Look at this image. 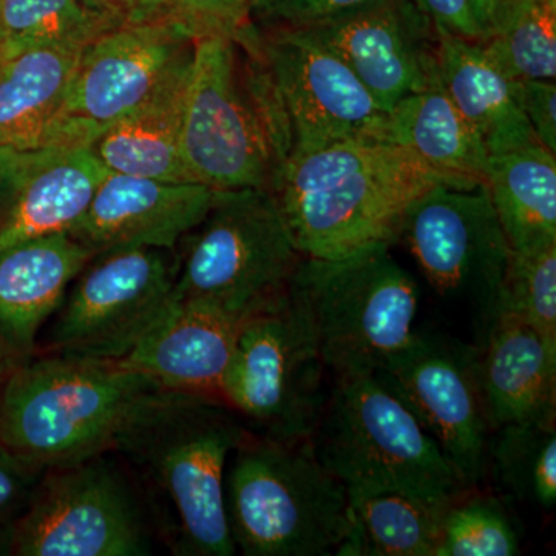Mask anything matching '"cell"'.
Masks as SVG:
<instances>
[{
	"mask_svg": "<svg viewBox=\"0 0 556 556\" xmlns=\"http://www.w3.org/2000/svg\"><path fill=\"white\" fill-rule=\"evenodd\" d=\"M415 3L433 24V28H441L460 38L482 39L470 0H415Z\"/></svg>",
	"mask_w": 556,
	"mask_h": 556,
	"instance_id": "cell-37",
	"label": "cell"
},
{
	"mask_svg": "<svg viewBox=\"0 0 556 556\" xmlns=\"http://www.w3.org/2000/svg\"><path fill=\"white\" fill-rule=\"evenodd\" d=\"M43 471L0 444V555H10L14 530Z\"/></svg>",
	"mask_w": 556,
	"mask_h": 556,
	"instance_id": "cell-34",
	"label": "cell"
},
{
	"mask_svg": "<svg viewBox=\"0 0 556 556\" xmlns=\"http://www.w3.org/2000/svg\"><path fill=\"white\" fill-rule=\"evenodd\" d=\"M399 239L439 298L471 311L481 345L514 254L485 186H434L405 212Z\"/></svg>",
	"mask_w": 556,
	"mask_h": 556,
	"instance_id": "cell-12",
	"label": "cell"
},
{
	"mask_svg": "<svg viewBox=\"0 0 556 556\" xmlns=\"http://www.w3.org/2000/svg\"><path fill=\"white\" fill-rule=\"evenodd\" d=\"M556 339V243L529 252H514L501 295L500 314Z\"/></svg>",
	"mask_w": 556,
	"mask_h": 556,
	"instance_id": "cell-32",
	"label": "cell"
},
{
	"mask_svg": "<svg viewBox=\"0 0 556 556\" xmlns=\"http://www.w3.org/2000/svg\"><path fill=\"white\" fill-rule=\"evenodd\" d=\"M251 434L222 396L161 387L139 399L124 420L112 452L163 501L178 555L236 554L226 517V470Z\"/></svg>",
	"mask_w": 556,
	"mask_h": 556,
	"instance_id": "cell-2",
	"label": "cell"
},
{
	"mask_svg": "<svg viewBox=\"0 0 556 556\" xmlns=\"http://www.w3.org/2000/svg\"><path fill=\"white\" fill-rule=\"evenodd\" d=\"M375 376L437 441L464 486L475 489L485 477L492 437L478 346L416 331Z\"/></svg>",
	"mask_w": 556,
	"mask_h": 556,
	"instance_id": "cell-15",
	"label": "cell"
},
{
	"mask_svg": "<svg viewBox=\"0 0 556 556\" xmlns=\"http://www.w3.org/2000/svg\"><path fill=\"white\" fill-rule=\"evenodd\" d=\"M448 504L396 492H348V532L336 555L434 556Z\"/></svg>",
	"mask_w": 556,
	"mask_h": 556,
	"instance_id": "cell-27",
	"label": "cell"
},
{
	"mask_svg": "<svg viewBox=\"0 0 556 556\" xmlns=\"http://www.w3.org/2000/svg\"><path fill=\"white\" fill-rule=\"evenodd\" d=\"M371 0H252L251 22L260 30H303Z\"/></svg>",
	"mask_w": 556,
	"mask_h": 556,
	"instance_id": "cell-35",
	"label": "cell"
},
{
	"mask_svg": "<svg viewBox=\"0 0 556 556\" xmlns=\"http://www.w3.org/2000/svg\"><path fill=\"white\" fill-rule=\"evenodd\" d=\"M192 60L90 146L105 169L160 181L192 182L181 159L182 112Z\"/></svg>",
	"mask_w": 556,
	"mask_h": 556,
	"instance_id": "cell-23",
	"label": "cell"
},
{
	"mask_svg": "<svg viewBox=\"0 0 556 556\" xmlns=\"http://www.w3.org/2000/svg\"><path fill=\"white\" fill-rule=\"evenodd\" d=\"M78 54L31 50L0 62V149L39 148L64 102Z\"/></svg>",
	"mask_w": 556,
	"mask_h": 556,
	"instance_id": "cell-26",
	"label": "cell"
},
{
	"mask_svg": "<svg viewBox=\"0 0 556 556\" xmlns=\"http://www.w3.org/2000/svg\"><path fill=\"white\" fill-rule=\"evenodd\" d=\"M470 2L475 20H477L479 28H481L482 39H484L486 31H489L490 24H492L493 13H495L500 0H470Z\"/></svg>",
	"mask_w": 556,
	"mask_h": 556,
	"instance_id": "cell-39",
	"label": "cell"
},
{
	"mask_svg": "<svg viewBox=\"0 0 556 556\" xmlns=\"http://www.w3.org/2000/svg\"><path fill=\"white\" fill-rule=\"evenodd\" d=\"M177 249L118 248L93 255L50 321L47 356L119 362L175 303Z\"/></svg>",
	"mask_w": 556,
	"mask_h": 556,
	"instance_id": "cell-11",
	"label": "cell"
},
{
	"mask_svg": "<svg viewBox=\"0 0 556 556\" xmlns=\"http://www.w3.org/2000/svg\"><path fill=\"white\" fill-rule=\"evenodd\" d=\"M517 94L538 142L556 153L555 80L517 79Z\"/></svg>",
	"mask_w": 556,
	"mask_h": 556,
	"instance_id": "cell-36",
	"label": "cell"
},
{
	"mask_svg": "<svg viewBox=\"0 0 556 556\" xmlns=\"http://www.w3.org/2000/svg\"><path fill=\"white\" fill-rule=\"evenodd\" d=\"M86 0H0V61L24 51H80L118 28Z\"/></svg>",
	"mask_w": 556,
	"mask_h": 556,
	"instance_id": "cell-28",
	"label": "cell"
},
{
	"mask_svg": "<svg viewBox=\"0 0 556 556\" xmlns=\"http://www.w3.org/2000/svg\"><path fill=\"white\" fill-rule=\"evenodd\" d=\"M481 42L510 78H556V13L541 0H500Z\"/></svg>",
	"mask_w": 556,
	"mask_h": 556,
	"instance_id": "cell-29",
	"label": "cell"
},
{
	"mask_svg": "<svg viewBox=\"0 0 556 556\" xmlns=\"http://www.w3.org/2000/svg\"><path fill=\"white\" fill-rule=\"evenodd\" d=\"M390 247L338 260L303 257L291 278L336 379L375 376L415 336L419 287Z\"/></svg>",
	"mask_w": 556,
	"mask_h": 556,
	"instance_id": "cell-7",
	"label": "cell"
},
{
	"mask_svg": "<svg viewBox=\"0 0 556 556\" xmlns=\"http://www.w3.org/2000/svg\"><path fill=\"white\" fill-rule=\"evenodd\" d=\"M311 442L346 492L437 504L467 492L437 441L376 376L336 379Z\"/></svg>",
	"mask_w": 556,
	"mask_h": 556,
	"instance_id": "cell-6",
	"label": "cell"
},
{
	"mask_svg": "<svg viewBox=\"0 0 556 556\" xmlns=\"http://www.w3.org/2000/svg\"><path fill=\"white\" fill-rule=\"evenodd\" d=\"M268 127L277 167L289 155L340 141H386L390 116L346 62L303 30L236 38Z\"/></svg>",
	"mask_w": 556,
	"mask_h": 556,
	"instance_id": "cell-4",
	"label": "cell"
},
{
	"mask_svg": "<svg viewBox=\"0 0 556 556\" xmlns=\"http://www.w3.org/2000/svg\"><path fill=\"white\" fill-rule=\"evenodd\" d=\"M479 382L490 428L556 426V339L497 314L478 346Z\"/></svg>",
	"mask_w": 556,
	"mask_h": 556,
	"instance_id": "cell-21",
	"label": "cell"
},
{
	"mask_svg": "<svg viewBox=\"0 0 556 556\" xmlns=\"http://www.w3.org/2000/svg\"><path fill=\"white\" fill-rule=\"evenodd\" d=\"M241 320L212 306L175 300L118 364L161 388L222 396Z\"/></svg>",
	"mask_w": 556,
	"mask_h": 556,
	"instance_id": "cell-20",
	"label": "cell"
},
{
	"mask_svg": "<svg viewBox=\"0 0 556 556\" xmlns=\"http://www.w3.org/2000/svg\"><path fill=\"white\" fill-rule=\"evenodd\" d=\"M327 371L308 309L289 285L241 320L222 397L255 437L311 439L328 401Z\"/></svg>",
	"mask_w": 556,
	"mask_h": 556,
	"instance_id": "cell-9",
	"label": "cell"
},
{
	"mask_svg": "<svg viewBox=\"0 0 556 556\" xmlns=\"http://www.w3.org/2000/svg\"><path fill=\"white\" fill-rule=\"evenodd\" d=\"M302 258L273 190H218L179 241L175 300L243 320L287 292Z\"/></svg>",
	"mask_w": 556,
	"mask_h": 556,
	"instance_id": "cell-8",
	"label": "cell"
},
{
	"mask_svg": "<svg viewBox=\"0 0 556 556\" xmlns=\"http://www.w3.org/2000/svg\"><path fill=\"white\" fill-rule=\"evenodd\" d=\"M484 186L511 251L556 243V153L532 142L490 155Z\"/></svg>",
	"mask_w": 556,
	"mask_h": 556,
	"instance_id": "cell-24",
	"label": "cell"
},
{
	"mask_svg": "<svg viewBox=\"0 0 556 556\" xmlns=\"http://www.w3.org/2000/svg\"><path fill=\"white\" fill-rule=\"evenodd\" d=\"M303 31L338 53L387 112L439 75L433 24L415 0H371Z\"/></svg>",
	"mask_w": 556,
	"mask_h": 556,
	"instance_id": "cell-16",
	"label": "cell"
},
{
	"mask_svg": "<svg viewBox=\"0 0 556 556\" xmlns=\"http://www.w3.org/2000/svg\"><path fill=\"white\" fill-rule=\"evenodd\" d=\"M439 185L482 182L434 169L393 142L340 141L289 155L270 190L302 257L338 260L396 241L405 212Z\"/></svg>",
	"mask_w": 556,
	"mask_h": 556,
	"instance_id": "cell-1",
	"label": "cell"
},
{
	"mask_svg": "<svg viewBox=\"0 0 556 556\" xmlns=\"http://www.w3.org/2000/svg\"><path fill=\"white\" fill-rule=\"evenodd\" d=\"M434 35L442 86L478 131L489 155L538 142L519 105L517 79L496 64L484 43L441 28H434Z\"/></svg>",
	"mask_w": 556,
	"mask_h": 556,
	"instance_id": "cell-22",
	"label": "cell"
},
{
	"mask_svg": "<svg viewBox=\"0 0 556 556\" xmlns=\"http://www.w3.org/2000/svg\"><path fill=\"white\" fill-rule=\"evenodd\" d=\"M252 0H169L167 20L193 40L236 39L251 24Z\"/></svg>",
	"mask_w": 556,
	"mask_h": 556,
	"instance_id": "cell-33",
	"label": "cell"
},
{
	"mask_svg": "<svg viewBox=\"0 0 556 556\" xmlns=\"http://www.w3.org/2000/svg\"><path fill=\"white\" fill-rule=\"evenodd\" d=\"M150 538L127 478L102 453L43 471L14 530L10 555L148 556Z\"/></svg>",
	"mask_w": 556,
	"mask_h": 556,
	"instance_id": "cell-13",
	"label": "cell"
},
{
	"mask_svg": "<svg viewBox=\"0 0 556 556\" xmlns=\"http://www.w3.org/2000/svg\"><path fill=\"white\" fill-rule=\"evenodd\" d=\"M116 25H137L166 20L169 0H86Z\"/></svg>",
	"mask_w": 556,
	"mask_h": 556,
	"instance_id": "cell-38",
	"label": "cell"
},
{
	"mask_svg": "<svg viewBox=\"0 0 556 556\" xmlns=\"http://www.w3.org/2000/svg\"><path fill=\"white\" fill-rule=\"evenodd\" d=\"M108 174L83 146L0 149V248L68 232Z\"/></svg>",
	"mask_w": 556,
	"mask_h": 556,
	"instance_id": "cell-17",
	"label": "cell"
},
{
	"mask_svg": "<svg viewBox=\"0 0 556 556\" xmlns=\"http://www.w3.org/2000/svg\"><path fill=\"white\" fill-rule=\"evenodd\" d=\"M0 62H2V61H0Z\"/></svg>",
	"mask_w": 556,
	"mask_h": 556,
	"instance_id": "cell-41",
	"label": "cell"
},
{
	"mask_svg": "<svg viewBox=\"0 0 556 556\" xmlns=\"http://www.w3.org/2000/svg\"><path fill=\"white\" fill-rule=\"evenodd\" d=\"M388 116V142L404 146L444 174L484 185L489 152L448 97L441 76L431 80L426 90L399 101Z\"/></svg>",
	"mask_w": 556,
	"mask_h": 556,
	"instance_id": "cell-25",
	"label": "cell"
},
{
	"mask_svg": "<svg viewBox=\"0 0 556 556\" xmlns=\"http://www.w3.org/2000/svg\"><path fill=\"white\" fill-rule=\"evenodd\" d=\"M519 536L495 496L466 493L445 508L434 556H515Z\"/></svg>",
	"mask_w": 556,
	"mask_h": 556,
	"instance_id": "cell-31",
	"label": "cell"
},
{
	"mask_svg": "<svg viewBox=\"0 0 556 556\" xmlns=\"http://www.w3.org/2000/svg\"><path fill=\"white\" fill-rule=\"evenodd\" d=\"M181 159L190 181L214 190L273 185V142L236 39L195 40L182 112Z\"/></svg>",
	"mask_w": 556,
	"mask_h": 556,
	"instance_id": "cell-10",
	"label": "cell"
},
{
	"mask_svg": "<svg viewBox=\"0 0 556 556\" xmlns=\"http://www.w3.org/2000/svg\"><path fill=\"white\" fill-rule=\"evenodd\" d=\"M155 380L118 362L40 354L0 383V444L33 466H72L112 452Z\"/></svg>",
	"mask_w": 556,
	"mask_h": 556,
	"instance_id": "cell-3",
	"label": "cell"
},
{
	"mask_svg": "<svg viewBox=\"0 0 556 556\" xmlns=\"http://www.w3.org/2000/svg\"><path fill=\"white\" fill-rule=\"evenodd\" d=\"M497 479L521 503L552 510L556 504V426L511 424L489 442Z\"/></svg>",
	"mask_w": 556,
	"mask_h": 556,
	"instance_id": "cell-30",
	"label": "cell"
},
{
	"mask_svg": "<svg viewBox=\"0 0 556 556\" xmlns=\"http://www.w3.org/2000/svg\"><path fill=\"white\" fill-rule=\"evenodd\" d=\"M218 190L109 172L83 218L68 230L97 255L118 248H178L206 217Z\"/></svg>",
	"mask_w": 556,
	"mask_h": 556,
	"instance_id": "cell-18",
	"label": "cell"
},
{
	"mask_svg": "<svg viewBox=\"0 0 556 556\" xmlns=\"http://www.w3.org/2000/svg\"><path fill=\"white\" fill-rule=\"evenodd\" d=\"M91 257L67 232L0 248V383L38 356L40 331Z\"/></svg>",
	"mask_w": 556,
	"mask_h": 556,
	"instance_id": "cell-19",
	"label": "cell"
},
{
	"mask_svg": "<svg viewBox=\"0 0 556 556\" xmlns=\"http://www.w3.org/2000/svg\"><path fill=\"white\" fill-rule=\"evenodd\" d=\"M552 13H556V0H541Z\"/></svg>",
	"mask_w": 556,
	"mask_h": 556,
	"instance_id": "cell-40",
	"label": "cell"
},
{
	"mask_svg": "<svg viewBox=\"0 0 556 556\" xmlns=\"http://www.w3.org/2000/svg\"><path fill=\"white\" fill-rule=\"evenodd\" d=\"M230 536L247 556L336 555L348 532V492L311 439L251 434L226 470Z\"/></svg>",
	"mask_w": 556,
	"mask_h": 556,
	"instance_id": "cell-5",
	"label": "cell"
},
{
	"mask_svg": "<svg viewBox=\"0 0 556 556\" xmlns=\"http://www.w3.org/2000/svg\"><path fill=\"white\" fill-rule=\"evenodd\" d=\"M195 40L175 22L113 28L79 51L60 112L40 146L90 148L188 64Z\"/></svg>",
	"mask_w": 556,
	"mask_h": 556,
	"instance_id": "cell-14",
	"label": "cell"
}]
</instances>
